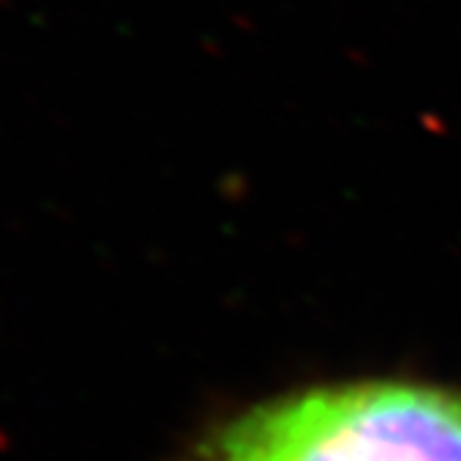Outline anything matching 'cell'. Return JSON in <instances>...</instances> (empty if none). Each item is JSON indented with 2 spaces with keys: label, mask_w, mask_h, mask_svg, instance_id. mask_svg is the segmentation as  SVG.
Returning a JSON list of instances; mask_svg holds the SVG:
<instances>
[{
  "label": "cell",
  "mask_w": 461,
  "mask_h": 461,
  "mask_svg": "<svg viewBox=\"0 0 461 461\" xmlns=\"http://www.w3.org/2000/svg\"><path fill=\"white\" fill-rule=\"evenodd\" d=\"M189 461H461V394L401 381L320 386L214 428Z\"/></svg>",
  "instance_id": "6da1fadb"
}]
</instances>
